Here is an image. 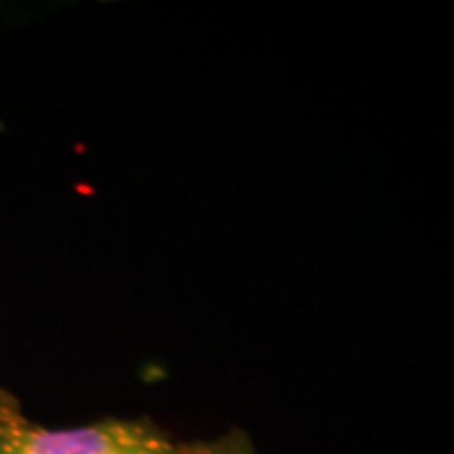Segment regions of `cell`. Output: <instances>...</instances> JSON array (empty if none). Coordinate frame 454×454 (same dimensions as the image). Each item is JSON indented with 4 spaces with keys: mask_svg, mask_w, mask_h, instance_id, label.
<instances>
[{
    "mask_svg": "<svg viewBox=\"0 0 454 454\" xmlns=\"http://www.w3.org/2000/svg\"><path fill=\"white\" fill-rule=\"evenodd\" d=\"M0 454H175L139 423L106 421L74 429L34 427L0 412Z\"/></svg>",
    "mask_w": 454,
    "mask_h": 454,
    "instance_id": "6da1fadb",
    "label": "cell"
},
{
    "mask_svg": "<svg viewBox=\"0 0 454 454\" xmlns=\"http://www.w3.org/2000/svg\"><path fill=\"white\" fill-rule=\"evenodd\" d=\"M198 454H247V452H244V448H240V446L221 444V446L207 448V450H202V452H198Z\"/></svg>",
    "mask_w": 454,
    "mask_h": 454,
    "instance_id": "7a4b0ae2",
    "label": "cell"
}]
</instances>
